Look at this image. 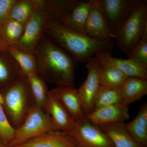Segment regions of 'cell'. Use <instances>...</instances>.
<instances>
[{
	"mask_svg": "<svg viewBox=\"0 0 147 147\" xmlns=\"http://www.w3.org/2000/svg\"><path fill=\"white\" fill-rule=\"evenodd\" d=\"M34 55L37 74L45 82L58 87H74L76 61L45 35Z\"/></svg>",
	"mask_w": 147,
	"mask_h": 147,
	"instance_id": "cell-1",
	"label": "cell"
},
{
	"mask_svg": "<svg viewBox=\"0 0 147 147\" xmlns=\"http://www.w3.org/2000/svg\"><path fill=\"white\" fill-rule=\"evenodd\" d=\"M45 35L76 62L87 63L97 54L111 53L114 46L113 39L96 38L76 32L60 24L49 23Z\"/></svg>",
	"mask_w": 147,
	"mask_h": 147,
	"instance_id": "cell-2",
	"label": "cell"
},
{
	"mask_svg": "<svg viewBox=\"0 0 147 147\" xmlns=\"http://www.w3.org/2000/svg\"><path fill=\"white\" fill-rule=\"evenodd\" d=\"M3 108L14 129L22 124L33 105L26 77H24L1 92Z\"/></svg>",
	"mask_w": 147,
	"mask_h": 147,
	"instance_id": "cell-3",
	"label": "cell"
},
{
	"mask_svg": "<svg viewBox=\"0 0 147 147\" xmlns=\"http://www.w3.org/2000/svg\"><path fill=\"white\" fill-rule=\"evenodd\" d=\"M146 23L147 1L139 0L115 32L117 47L127 55L141 39Z\"/></svg>",
	"mask_w": 147,
	"mask_h": 147,
	"instance_id": "cell-4",
	"label": "cell"
},
{
	"mask_svg": "<svg viewBox=\"0 0 147 147\" xmlns=\"http://www.w3.org/2000/svg\"><path fill=\"white\" fill-rule=\"evenodd\" d=\"M50 131H58L51 116L33 105L23 123L15 129L13 140L7 146H19L29 139Z\"/></svg>",
	"mask_w": 147,
	"mask_h": 147,
	"instance_id": "cell-5",
	"label": "cell"
},
{
	"mask_svg": "<svg viewBox=\"0 0 147 147\" xmlns=\"http://www.w3.org/2000/svg\"><path fill=\"white\" fill-rule=\"evenodd\" d=\"M50 22V18L43 9H37L25 26L20 39L12 47L24 53L34 54L38 45L45 36Z\"/></svg>",
	"mask_w": 147,
	"mask_h": 147,
	"instance_id": "cell-6",
	"label": "cell"
},
{
	"mask_svg": "<svg viewBox=\"0 0 147 147\" xmlns=\"http://www.w3.org/2000/svg\"><path fill=\"white\" fill-rule=\"evenodd\" d=\"M67 133L74 138L78 147H114L109 136L86 117L74 122L71 131Z\"/></svg>",
	"mask_w": 147,
	"mask_h": 147,
	"instance_id": "cell-7",
	"label": "cell"
},
{
	"mask_svg": "<svg viewBox=\"0 0 147 147\" xmlns=\"http://www.w3.org/2000/svg\"><path fill=\"white\" fill-rule=\"evenodd\" d=\"M86 66L88 70L86 79L78 89L86 116L93 110L95 98L101 86L99 62L93 57L87 62Z\"/></svg>",
	"mask_w": 147,
	"mask_h": 147,
	"instance_id": "cell-8",
	"label": "cell"
},
{
	"mask_svg": "<svg viewBox=\"0 0 147 147\" xmlns=\"http://www.w3.org/2000/svg\"><path fill=\"white\" fill-rule=\"evenodd\" d=\"M139 1L100 0L103 13L110 30L114 34Z\"/></svg>",
	"mask_w": 147,
	"mask_h": 147,
	"instance_id": "cell-9",
	"label": "cell"
},
{
	"mask_svg": "<svg viewBox=\"0 0 147 147\" xmlns=\"http://www.w3.org/2000/svg\"><path fill=\"white\" fill-rule=\"evenodd\" d=\"M63 106L74 122L86 117L78 89L72 87H58L49 90Z\"/></svg>",
	"mask_w": 147,
	"mask_h": 147,
	"instance_id": "cell-10",
	"label": "cell"
},
{
	"mask_svg": "<svg viewBox=\"0 0 147 147\" xmlns=\"http://www.w3.org/2000/svg\"><path fill=\"white\" fill-rule=\"evenodd\" d=\"M86 31L90 36L104 39L115 38L102 11L100 0H93L87 20Z\"/></svg>",
	"mask_w": 147,
	"mask_h": 147,
	"instance_id": "cell-11",
	"label": "cell"
},
{
	"mask_svg": "<svg viewBox=\"0 0 147 147\" xmlns=\"http://www.w3.org/2000/svg\"><path fill=\"white\" fill-rule=\"evenodd\" d=\"M86 117L92 123L98 126L124 122L129 117L128 106L119 102L94 110Z\"/></svg>",
	"mask_w": 147,
	"mask_h": 147,
	"instance_id": "cell-12",
	"label": "cell"
},
{
	"mask_svg": "<svg viewBox=\"0 0 147 147\" xmlns=\"http://www.w3.org/2000/svg\"><path fill=\"white\" fill-rule=\"evenodd\" d=\"M76 141L67 133L50 131L29 139L24 144L13 147H76Z\"/></svg>",
	"mask_w": 147,
	"mask_h": 147,
	"instance_id": "cell-13",
	"label": "cell"
},
{
	"mask_svg": "<svg viewBox=\"0 0 147 147\" xmlns=\"http://www.w3.org/2000/svg\"><path fill=\"white\" fill-rule=\"evenodd\" d=\"M25 77L8 51H0V92Z\"/></svg>",
	"mask_w": 147,
	"mask_h": 147,
	"instance_id": "cell-14",
	"label": "cell"
},
{
	"mask_svg": "<svg viewBox=\"0 0 147 147\" xmlns=\"http://www.w3.org/2000/svg\"><path fill=\"white\" fill-rule=\"evenodd\" d=\"M79 0H38V8L47 13L51 22L63 25Z\"/></svg>",
	"mask_w": 147,
	"mask_h": 147,
	"instance_id": "cell-15",
	"label": "cell"
},
{
	"mask_svg": "<svg viewBox=\"0 0 147 147\" xmlns=\"http://www.w3.org/2000/svg\"><path fill=\"white\" fill-rule=\"evenodd\" d=\"M45 112L51 116L57 131L68 133L71 131L73 121L61 102L49 92Z\"/></svg>",
	"mask_w": 147,
	"mask_h": 147,
	"instance_id": "cell-16",
	"label": "cell"
},
{
	"mask_svg": "<svg viewBox=\"0 0 147 147\" xmlns=\"http://www.w3.org/2000/svg\"><path fill=\"white\" fill-rule=\"evenodd\" d=\"M93 0H79L71 9L63 26L71 30L87 34L86 27Z\"/></svg>",
	"mask_w": 147,
	"mask_h": 147,
	"instance_id": "cell-17",
	"label": "cell"
},
{
	"mask_svg": "<svg viewBox=\"0 0 147 147\" xmlns=\"http://www.w3.org/2000/svg\"><path fill=\"white\" fill-rule=\"evenodd\" d=\"M98 61L115 66L128 77L147 79V68L127 59L113 57L111 53H102L94 56Z\"/></svg>",
	"mask_w": 147,
	"mask_h": 147,
	"instance_id": "cell-18",
	"label": "cell"
},
{
	"mask_svg": "<svg viewBox=\"0 0 147 147\" xmlns=\"http://www.w3.org/2000/svg\"><path fill=\"white\" fill-rule=\"evenodd\" d=\"M98 126L109 136L113 142L114 147H147L137 143L130 137L127 131L124 122Z\"/></svg>",
	"mask_w": 147,
	"mask_h": 147,
	"instance_id": "cell-19",
	"label": "cell"
},
{
	"mask_svg": "<svg viewBox=\"0 0 147 147\" xmlns=\"http://www.w3.org/2000/svg\"><path fill=\"white\" fill-rule=\"evenodd\" d=\"M121 102L127 106L147 94V79L128 77L121 88Z\"/></svg>",
	"mask_w": 147,
	"mask_h": 147,
	"instance_id": "cell-20",
	"label": "cell"
},
{
	"mask_svg": "<svg viewBox=\"0 0 147 147\" xmlns=\"http://www.w3.org/2000/svg\"><path fill=\"white\" fill-rule=\"evenodd\" d=\"M129 134L134 141L147 147V103L140 107L137 117L131 121L124 123Z\"/></svg>",
	"mask_w": 147,
	"mask_h": 147,
	"instance_id": "cell-21",
	"label": "cell"
},
{
	"mask_svg": "<svg viewBox=\"0 0 147 147\" xmlns=\"http://www.w3.org/2000/svg\"><path fill=\"white\" fill-rule=\"evenodd\" d=\"M30 91L33 105L45 112V108L49 96L46 82L37 73L26 76Z\"/></svg>",
	"mask_w": 147,
	"mask_h": 147,
	"instance_id": "cell-22",
	"label": "cell"
},
{
	"mask_svg": "<svg viewBox=\"0 0 147 147\" xmlns=\"http://www.w3.org/2000/svg\"><path fill=\"white\" fill-rule=\"evenodd\" d=\"M98 61L100 65V81L101 86L110 88H121L128 76L115 66Z\"/></svg>",
	"mask_w": 147,
	"mask_h": 147,
	"instance_id": "cell-23",
	"label": "cell"
},
{
	"mask_svg": "<svg viewBox=\"0 0 147 147\" xmlns=\"http://www.w3.org/2000/svg\"><path fill=\"white\" fill-rule=\"evenodd\" d=\"M24 28L22 24L9 18L0 24V40L8 47H13L20 39Z\"/></svg>",
	"mask_w": 147,
	"mask_h": 147,
	"instance_id": "cell-24",
	"label": "cell"
},
{
	"mask_svg": "<svg viewBox=\"0 0 147 147\" xmlns=\"http://www.w3.org/2000/svg\"><path fill=\"white\" fill-rule=\"evenodd\" d=\"M36 9L34 0H16L11 9L9 18L25 26Z\"/></svg>",
	"mask_w": 147,
	"mask_h": 147,
	"instance_id": "cell-25",
	"label": "cell"
},
{
	"mask_svg": "<svg viewBox=\"0 0 147 147\" xmlns=\"http://www.w3.org/2000/svg\"><path fill=\"white\" fill-rule=\"evenodd\" d=\"M7 51L26 77L32 74H37L36 61L34 54L24 53L12 47H7Z\"/></svg>",
	"mask_w": 147,
	"mask_h": 147,
	"instance_id": "cell-26",
	"label": "cell"
},
{
	"mask_svg": "<svg viewBox=\"0 0 147 147\" xmlns=\"http://www.w3.org/2000/svg\"><path fill=\"white\" fill-rule=\"evenodd\" d=\"M120 102L121 88H110L101 85L95 98L93 111Z\"/></svg>",
	"mask_w": 147,
	"mask_h": 147,
	"instance_id": "cell-27",
	"label": "cell"
},
{
	"mask_svg": "<svg viewBox=\"0 0 147 147\" xmlns=\"http://www.w3.org/2000/svg\"><path fill=\"white\" fill-rule=\"evenodd\" d=\"M2 96L0 92V139L4 145L7 146L13 140L15 129L10 125L3 108Z\"/></svg>",
	"mask_w": 147,
	"mask_h": 147,
	"instance_id": "cell-28",
	"label": "cell"
},
{
	"mask_svg": "<svg viewBox=\"0 0 147 147\" xmlns=\"http://www.w3.org/2000/svg\"><path fill=\"white\" fill-rule=\"evenodd\" d=\"M127 55L129 59L147 68V40L140 39Z\"/></svg>",
	"mask_w": 147,
	"mask_h": 147,
	"instance_id": "cell-29",
	"label": "cell"
},
{
	"mask_svg": "<svg viewBox=\"0 0 147 147\" xmlns=\"http://www.w3.org/2000/svg\"><path fill=\"white\" fill-rule=\"evenodd\" d=\"M16 0H0V24L9 18L11 9Z\"/></svg>",
	"mask_w": 147,
	"mask_h": 147,
	"instance_id": "cell-30",
	"label": "cell"
},
{
	"mask_svg": "<svg viewBox=\"0 0 147 147\" xmlns=\"http://www.w3.org/2000/svg\"><path fill=\"white\" fill-rule=\"evenodd\" d=\"M141 39L147 40V23L145 24L143 28Z\"/></svg>",
	"mask_w": 147,
	"mask_h": 147,
	"instance_id": "cell-31",
	"label": "cell"
},
{
	"mask_svg": "<svg viewBox=\"0 0 147 147\" xmlns=\"http://www.w3.org/2000/svg\"><path fill=\"white\" fill-rule=\"evenodd\" d=\"M7 47L8 46L0 40V51L6 52L7 51Z\"/></svg>",
	"mask_w": 147,
	"mask_h": 147,
	"instance_id": "cell-32",
	"label": "cell"
},
{
	"mask_svg": "<svg viewBox=\"0 0 147 147\" xmlns=\"http://www.w3.org/2000/svg\"><path fill=\"white\" fill-rule=\"evenodd\" d=\"M3 145L4 144H3L1 140V139H0V147L1 146H3Z\"/></svg>",
	"mask_w": 147,
	"mask_h": 147,
	"instance_id": "cell-33",
	"label": "cell"
},
{
	"mask_svg": "<svg viewBox=\"0 0 147 147\" xmlns=\"http://www.w3.org/2000/svg\"><path fill=\"white\" fill-rule=\"evenodd\" d=\"M0 147H9L8 146H5V145H3V146H1Z\"/></svg>",
	"mask_w": 147,
	"mask_h": 147,
	"instance_id": "cell-34",
	"label": "cell"
},
{
	"mask_svg": "<svg viewBox=\"0 0 147 147\" xmlns=\"http://www.w3.org/2000/svg\"><path fill=\"white\" fill-rule=\"evenodd\" d=\"M76 147H77V146H76Z\"/></svg>",
	"mask_w": 147,
	"mask_h": 147,
	"instance_id": "cell-35",
	"label": "cell"
}]
</instances>
